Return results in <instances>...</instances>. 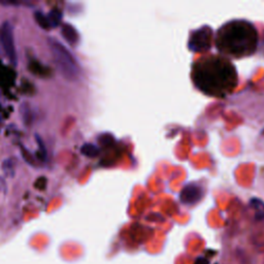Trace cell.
Masks as SVG:
<instances>
[{"label":"cell","mask_w":264,"mask_h":264,"mask_svg":"<svg viewBox=\"0 0 264 264\" xmlns=\"http://www.w3.org/2000/svg\"><path fill=\"white\" fill-rule=\"evenodd\" d=\"M193 79L205 94L222 97L231 93L237 75L233 65L221 57H208L194 65Z\"/></svg>","instance_id":"obj_1"},{"label":"cell","mask_w":264,"mask_h":264,"mask_svg":"<svg viewBox=\"0 0 264 264\" xmlns=\"http://www.w3.org/2000/svg\"><path fill=\"white\" fill-rule=\"evenodd\" d=\"M257 40L255 27L249 22L236 20L227 23L218 32L217 47L227 55L243 57L255 52Z\"/></svg>","instance_id":"obj_2"},{"label":"cell","mask_w":264,"mask_h":264,"mask_svg":"<svg viewBox=\"0 0 264 264\" xmlns=\"http://www.w3.org/2000/svg\"><path fill=\"white\" fill-rule=\"evenodd\" d=\"M48 44L60 74L67 81H76L81 75V68L73 53L56 38H49Z\"/></svg>","instance_id":"obj_3"},{"label":"cell","mask_w":264,"mask_h":264,"mask_svg":"<svg viewBox=\"0 0 264 264\" xmlns=\"http://www.w3.org/2000/svg\"><path fill=\"white\" fill-rule=\"evenodd\" d=\"M0 42L10 63L17 65V51L14 39V31L10 23L5 21L0 27Z\"/></svg>","instance_id":"obj_4"},{"label":"cell","mask_w":264,"mask_h":264,"mask_svg":"<svg viewBox=\"0 0 264 264\" xmlns=\"http://www.w3.org/2000/svg\"><path fill=\"white\" fill-rule=\"evenodd\" d=\"M213 39V31L209 26H203L195 31L189 42V48L194 52L206 51L211 48Z\"/></svg>","instance_id":"obj_5"},{"label":"cell","mask_w":264,"mask_h":264,"mask_svg":"<svg viewBox=\"0 0 264 264\" xmlns=\"http://www.w3.org/2000/svg\"><path fill=\"white\" fill-rule=\"evenodd\" d=\"M203 196V190L197 184H189L181 192V201L185 204H194Z\"/></svg>","instance_id":"obj_6"},{"label":"cell","mask_w":264,"mask_h":264,"mask_svg":"<svg viewBox=\"0 0 264 264\" xmlns=\"http://www.w3.org/2000/svg\"><path fill=\"white\" fill-rule=\"evenodd\" d=\"M62 37L71 44H75L78 40V33L76 29L71 24H64L61 29Z\"/></svg>","instance_id":"obj_7"},{"label":"cell","mask_w":264,"mask_h":264,"mask_svg":"<svg viewBox=\"0 0 264 264\" xmlns=\"http://www.w3.org/2000/svg\"><path fill=\"white\" fill-rule=\"evenodd\" d=\"M81 152L86 157L94 158V157H97L99 155L100 150H99V148L97 146H95L93 144H85L81 148Z\"/></svg>","instance_id":"obj_8"},{"label":"cell","mask_w":264,"mask_h":264,"mask_svg":"<svg viewBox=\"0 0 264 264\" xmlns=\"http://www.w3.org/2000/svg\"><path fill=\"white\" fill-rule=\"evenodd\" d=\"M251 206L254 209L255 215L258 220L264 219V202L258 198H253L251 200Z\"/></svg>","instance_id":"obj_9"},{"label":"cell","mask_w":264,"mask_h":264,"mask_svg":"<svg viewBox=\"0 0 264 264\" xmlns=\"http://www.w3.org/2000/svg\"><path fill=\"white\" fill-rule=\"evenodd\" d=\"M34 18H36V21L38 23V25L41 28H43V29L51 28L48 17H45L42 13H40V11H37V13L34 14Z\"/></svg>","instance_id":"obj_10"},{"label":"cell","mask_w":264,"mask_h":264,"mask_svg":"<svg viewBox=\"0 0 264 264\" xmlns=\"http://www.w3.org/2000/svg\"><path fill=\"white\" fill-rule=\"evenodd\" d=\"M47 17H48V20L50 22L51 27H53V26L56 27L61 21V14L57 10H52L51 13L49 14V16H47Z\"/></svg>","instance_id":"obj_11"},{"label":"cell","mask_w":264,"mask_h":264,"mask_svg":"<svg viewBox=\"0 0 264 264\" xmlns=\"http://www.w3.org/2000/svg\"><path fill=\"white\" fill-rule=\"evenodd\" d=\"M21 113H22V116H23V121L25 122L26 125H30V123H31V113H30L29 108L25 107V105H23L22 108H21Z\"/></svg>","instance_id":"obj_12"},{"label":"cell","mask_w":264,"mask_h":264,"mask_svg":"<svg viewBox=\"0 0 264 264\" xmlns=\"http://www.w3.org/2000/svg\"><path fill=\"white\" fill-rule=\"evenodd\" d=\"M194 264H210V262L205 258H198L196 261H195Z\"/></svg>","instance_id":"obj_13"},{"label":"cell","mask_w":264,"mask_h":264,"mask_svg":"<svg viewBox=\"0 0 264 264\" xmlns=\"http://www.w3.org/2000/svg\"><path fill=\"white\" fill-rule=\"evenodd\" d=\"M262 134H264V129H263V131H262Z\"/></svg>","instance_id":"obj_14"}]
</instances>
